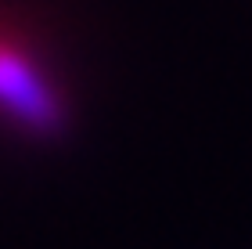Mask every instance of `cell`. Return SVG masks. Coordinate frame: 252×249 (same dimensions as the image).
<instances>
[{"mask_svg":"<svg viewBox=\"0 0 252 249\" xmlns=\"http://www.w3.org/2000/svg\"><path fill=\"white\" fill-rule=\"evenodd\" d=\"M79 123V90L51 15L0 0V138L58 148Z\"/></svg>","mask_w":252,"mask_h":249,"instance_id":"cell-1","label":"cell"}]
</instances>
